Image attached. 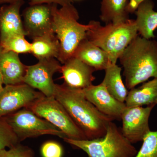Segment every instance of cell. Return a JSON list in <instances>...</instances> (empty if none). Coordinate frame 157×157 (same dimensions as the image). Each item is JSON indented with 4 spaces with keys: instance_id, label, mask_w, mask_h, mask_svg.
Returning <instances> with one entry per match:
<instances>
[{
    "instance_id": "484cf974",
    "label": "cell",
    "mask_w": 157,
    "mask_h": 157,
    "mask_svg": "<svg viewBox=\"0 0 157 157\" xmlns=\"http://www.w3.org/2000/svg\"><path fill=\"white\" fill-rule=\"evenodd\" d=\"M40 152L42 157H63L64 154L62 145L53 140L44 142L41 146Z\"/></svg>"
},
{
    "instance_id": "2e32d148",
    "label": "cell",
    "mask_w": 157,
    "mask_h": 157,
    "mask_svg": "<svg viewBox=\"0 0 157 157\" xmlns=\"http://www.w3.org/2000/svg\"><path fill=\"white\" fill-rule=\"evenodd\" d=\"M73 57L80 60L96 71L105 70L112 63L104 50L86 39L80 42Z\"/></svg>"
},
{
    "instance_id": "9a60e30c",
    "label": "cell",
    "mask_w": 157,
    "mask_h": 157,
    "mask_svg": "<svg viewBox=\"0 0 157 157\" xmlns=\"http://www.w3.org/2000/svg\"><path fill=\"white\" fill-rule=\"evenodd\" d=\"M27 66L21 62L18 54L0 47V73L5 85L24 83Z\"/></svg>"
},
{
    "instance_id": "5b68a950",
    "label": "cell",
    "mask_w": 157,
    "mask_h": 157,
    "mask_svg": "<svg viewBox=\"0 0 157 157\" xmlns=\"http://www.w3.org/2000/svg\"><path fill=\"white\" fill-rule=\"evenodd\" d=\"M63 140L71 146L82 150L88 157H135V147L124 136L120 128L111 121L104 137L91 140Z\"/></svg>"
},
{
    "instance_id": "d4e9b609",
    "label": "cell",
    "mask_w": 157,
    "mask_h": 157,
    "mask_svg": "<svg viewBox=\"0 0 157 157\" xmlns=\"http://www.w3.org/2000/svg\"><path fill=\"white\" fill-rule=\"evenodd\" d=\"M0 157H35L33 150L20 143L9 150L0 151Z\"/></svg>"
},
{
    "instance_id": "52a82bcc",
    "label": "cell",
    "mask_w": 157,
    "mask_h": 157,
    "mask_svg": "<svg viewBox=\"0 0 157 157\" xmlns=\"http://www.w3.org/2000/svg\"><path fill=\"white\" fill-rule=\"evenodd\" d=\"M2 118L11 127L20 142L27 138L44 135H55L63 139L66 137L59 129L28 108H22Z\"/></svg>"
},
{
    "instance_id": "ba28073f",
    "label": "cell",
    "mask_w": 157,
    "mask_h": 157,
    "mask_svg": "<svg viewBox=\"0 0 157 157\" xmlns=\"http://www.w3.org/2000/svg\"><path fill=\"white\" fill-rule=\"evenodd\" d=\"M62 65L56 58L40 60L37 63L27 66L24 83L39 90L46 97H54L56 84L55 73L60 71Z\"/></svg>"
},
{
    "instance_id": "7a4b0ae2",
    "label": "cell",
    "mask_w": 157,
    "mask_h": 157,
    "mask_svg": "<svg viewBox=\"0 0 157 157\" xmlns=\"http://www.w3.org/2000/svg\"><path fill=\"white\" fill-rule=\"evenodd\" d=\"M125 85L131 90L150 78H157V41L137 36L119 58Z\"/></svg>"
},
{
    "instance_id": "cb8c5ba5",
    "label": "cell",
    "mask_w": 157,
    "mask_h": 157,
    "mask_svg": "<svg viewBox=\"0 0 157 157\" xmlns=\"http://www.w3.org/2000/svg\"><path fill=\"white\" fill-rule=\"evenodd\" d=\"M142 141L141 147L135 157H157V131H151Z\"/></svg>"
},
{
    "instance_id": "d6986e66",
    "label": "cell",
    "mask_w": 157,
    "mask_h": 157,
    "mask_svg": "<svg viewBox=\"0 0 157 157\" xmlns=\"http://www.w3.org/2000/svg\"><path fill=\"white\" fill-rule=\"evenodd\" d=\"M33 40L31 53L38 60L51 58L57 59L59 56L60 43L53 31Z\"/></svg>"
},
{
    "instance_id": "3957f363",
    "label": "cell",
    "mask_w": 157,
    "mask_h": 157,
    "mask_svg": "<svg viewBox=\"0 0 157 157\" xmlns=\"http://www.w3.org/2000/svg\"><path fill=\"white\" fill-rule=\"evenodd\" d=\"M52 4V30L60 43L59 56L57 60L61 63L73 56L80 42L86 38L87 31L92 27L93 21L87 25L78 22V11L73 4L58 8Z\"/></svg>"
},
{
    "instance_id": "6da1fadb",
    "label": "cell",
    "mask_w": 157,
    "mask_h": 157,
    "mask_svg": "<svg viewBox=\"0 0 157 157\" xmlns=\"http://www.w3.org/2000/svg\"><path fill=\"white\" fill-rule=\"evenodd\" d=\"M55 98L63 105L87 139L104 137L112 118L103 114L86 98L82 90L56 84Z\"/></svg>"
},
{
    "instance_id": "9c48e42d",
    "label": "cell",
    "mask_w": 157,
    "mask_h": 157,
    "mask_svg": "<svg viewBox=\"0 0 157 157\" xmlns=\"http://www.w3.org/2000/svg\"><path fill=\"white\" fill-rule=\"evenodd\" d=\"M44 96L25 83L8 85L0 94V119L22 108H28Z\"/></svg>"
},
{
    "instance_id": "5bb4252c",
    "label": "cell",
    "mask_w": 157,
    "mask_h": 157,
    "mask_svg": "<svg viewBox=\"0 0 157 157\" xmlns=\"http://www.w3.org/2000/svg\"><path fill=\"white\" fill-rule=\"evenodd\" d=\"M24 3L21 0L0 8V41L15 35L26 36L20 14Z\"/></svg>"
},
{
    "instance_id": "8992f818",
    "label": "cell",
    "mask_w": 157,
    "mask_h": 157,
    "mask_svg": "<svg viewBox=\"0 0 157 157\" xmlns=\"http://www.w3.org/2000/svg\"><path fill=\"white\" fill-rule=\"evenodd\" d=\"M28 108L59 129L66 138L76 140L87 139L64 107L54 97L43 96Z\"/></svg>"
},
{
    "instance_id": "8fae6325",
    "label": "cell",
    "mask_w": 157,
    "mask_h": 157,
    "mask_svg": "<svg viewBox=\"0 0 157 157\" xmlns=\"http://www.w3.org/2000/svg\"><path fill=\"white\" fill-rule=\"evenodd\" d=\"M52 7V4L30 5L23 11V24L26 36L33 39L53 31Z\"/></svg>"
},
{
    "instance_id": "ffe728a7",
    "label": "cell",
    "mask_w": 157,
    "mask_h": 157,
    "mask_svg": "<svg viewBox=\"0 0 157 157\" xmlns=\"http://www.w3.org/2000/svg\"><path fill=\"white\" fill-rule=\"evenodd\" d=\"M121 70V68L116 64L111 63L105 70V76L101 83L113 98L125 103L128 91L123 81Z\"/></svg>"
},
{
    "instance_id": "4fadbf2b",
    "label": "cell",
    "mask_w": 157,
    "mask_h": 157,
    "mask_svg": "<svg viewBox=\"0 0 157 157\" xmlns=\"http://www.w3.org/2000/svg\"><path fill=\"white\" fill-rule=\"evenodd\" d=\"M94 68L74 57L63 64L60 73L63 78L64 84L75 89L83 90L93 85L95 79Z\"/></svg>"
},
{
    "instance_id": "277c9868",
    "label": "cell",
    "mask_w": 157,
    "mask_h": 157,
    "mask_svg": "<svg viewBox=\"0 0 157 157\" xmlns=\"http://www.w3.org/2000/svg\"><path fill=\"white\" fill-rule=\"evenodd\" d=\"M92 27L87 31L86 38L108 55L112 64H116L124 50L138 36L135 20L101 25L99 21L93 20Z\"/></svg>"
},
{
    "instance_id": "7402d4cb",
    "label": "cell",
    "mask_w": 157,
    "mask_h": 157,
    "mask_svg": "<svg viewBox=\"0 0 157 157\" xmlns=\"http://www.w3.org/2000/svg\"><path fill=\"white\" fill-rule=\"evenodd\" d=\"M24 35H15L0 41V47L7 51L19 54L31 53V43Z\"/></svg>"
},
{
    "instance_id": "f546056e",
    "label": "cell",
    "mask_w": 157,
    "mask_h": 157,
    "mask_svg": "<svg viewBox=\"0 0 157 157\" xmlns=\"http://www.w3.org/2000/svg\"><path fill=\"white\" fill-rule=\"evenodd\" d=\"M3 84H4V82H3V80L2 78V74L0 73V94H1V92L3 88Z\"/></svg>"
},
{
    "instance_id": "f1b7e54d",
    "label": "cell",
    "mask_w": 157,
    "mask_h": 157,
    "mask_svg": "<svg viewBox=\"0 0 157 157\" xmlns=\"http://www.w3.org/2000/svg\"><path fill=\"white\" fill-rule=\"evenodd\" d=\"M20 1H21V0H0V5L6 4V3L11 4V3L15 2Z\"/></svg>"
},
{
    "instance_id": "ac0fdd59",
    "label": "cell",
    "mask_w": 157,
    "mask_h": 157,
    "mask_svg": "<svg viewBox=\"0 0 157 157\" xmlns=\"http://www.w3.org/2000/svg\"><path fill=\"white\" fill-rule=\"evenodd\" d=\"M125 104L127 107L157 105V78L130 90Z\"/></svg>"
},
{
    "instance_id": "7c38bea8",
    "label": "cell",
    "mask_w": 157,
    "mask_h": 157,
    "mask_svg": "<svg viewBox=\"0 0 157 157\" xmlns=\"http://www.w3.org/2000/svg\"><path fill=\"white\" fill-rule=\"evenodd\" d=\"M82 91L86 98L100 112L112 118L113 120H121L126 105L111 95L101 82L98 85H92L82 90Z\"/></svg>"
},
{
    "instance_id": "83f0119b",
    "label": "cell",
    "mask_w": 157,
    "mask_h": 157,
    "mask_svg": "<svg viewBox=\"0 0 157 157\" xmlns=\"http://www.w3.org/2000/svg\"><path fill=\"white\" fill-rule=\"evenodd\" d=\"M144 1L145 0H129L127 7V11L129 14L135 13L139 5Z\"/></svg>"
},
{
    "instance_id": "44dd1931",
    "label": "cell",
    "mask_w": 157,
    "mask_h": 157,
    "mask_svg": "<svg viewBox=\"0 0 157 157\" xmlns=\"http://www.w3.org/2000/svg\"><path fill=\"white\" fill-rule=\"evenodd\" d=\"M129 0H101V21L107 24L124 22L129 19L127 7Z\"/></svg>"
},
{
    "instance_id": "30bf717a",
    "label": "cell",
    "mask_w": 157,
    "mask_h": 157,
    "mask_svg": "<svg viewBox=\"0 0 157 157\" xmlns=\"http://www.w3.org/2000/svg\"><path fill=\"white\" fill-rule=\"evenodd\" d=\"M155 105L126 107L122 114L123 135L132 144L143 141L150 132L149 119Z\"/></svg>"
},
{
    "instance_id": "603a6c76",
    "label": "cell",
    "mask_w": 157,
    "mask_h": 157,
    "mask_svg": "<svg viewBox=\"0 0 157 157\" xmlns=\"http://www.w3.org/2000/svg\"><path fill=\"white\" fill-rule=\"evenodd\" d=\"M20 143L11 127L2 118L0 119V151L11 148Z\"/></svg>"
},
{
    "instance_id": "e0dca14e",
    "label": "cell",
    "mask_w": 157,
    "mask_h": 157,
    "mask_svg": "<svg viewBox=\"0 0 157 157\" xmlns=\"http://www.w3.org/2000/svg\"><path fill=\"white\" fill-rule=\"evenodd\" d=\"M154 6L152 0H145L139 5L135 12L137 31L145 39L155 38L154 32L157 28V11L154 9Z\"/></svg>"
},
{
    "instance_id": "4316f807",
    "label": "cell",
    "mask_w": 157,
    "mask_h": 157,
    "mask_svg": "<svg viewBox=\"0 0 157 157\" xmlns=\"http://www.w3.org/2000/svg\"><path fill=\"white\" fill-rule=\"evenodd\" d=\"M72 0H30V5H38V4H56L63 7L73 4Z\"/></svg>"
},
{
    "instance_id": "4dcf8cb0",
    "label": "cell",
    "mask_w": 157,
    "mask_h": 157,
    "mask_svg": "<svg viewBox=\"0 0 157 157\" xmlns=\"http://www.w3.org/2000/svg\"><path fill=\"white\" fill-rule=\"evenodd\" d=\"M73 2H74V1H80V0H72Z\"/></svg>"
}]
</instances>
